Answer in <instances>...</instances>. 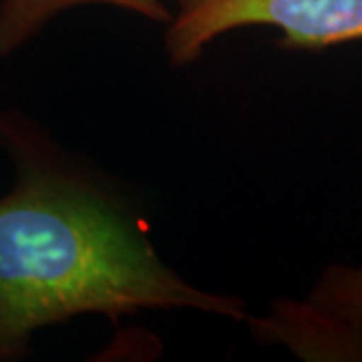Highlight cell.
I'll return each instance as SVG.
<instances>
[{
    "label": "cell",
    "mask_w": 362,
    "mask_h": 362,
    "mask_svg": "<svg viewBox=\"0 0 362 362\" xmlns=\"http://www.w3.org/2000/svg\"><path fill=\"white\" fill-rule=\"evenodd\" d=\"M81 4H111L151 21H169L159 0H2L0 2V57H6L33 39L52 16Z\"/></svg>",
    "instance_id": "obj_4"
},
{
    "label": "cell",
    "mask_w": 362,
    "mask_h": 362,
    "mask_svg": "<svg viewBox=\"0 0 362 362\" xmlns=\"http://www.w3.org/2000/svg\"><path fill=\"white\" fill-rule=\"evenodd\" d=\"M252 326L259 340L282 344L302 361L362 362V326L334 318L308 300H280Z\"/></svg>",
    "instance_id": "obj_3"
},
{
    "label": "cell",
    "mask_w": 362,
    "mask_h": 362,
    "mask_svg": "<svg viewBox=\"0 0 362 362\" xmlns=\"http://www.w3.org/2000/svg\"><path fill=\"white\" fill-rule=\"evenodd\" d=\"M177 6L165 37L173 65H189L211 40L242 26H276L290 51L362 40V0H177Z\"/></svg>",
    "instance_id": "obj_2"
},
{
    "label": "cell",
    "mask_w": 362,
    "mask_h": 362,
    "mask_svg": "<svg viewBox=\"0 0 362 362\" xmlns=\"http://www.w3.org/2000/svg\"><path fill=\"white\" fill-rule=\"evenodd\" d=\"M0 135L18 171L0 197V356L21 354L37 330L78 314L117 320L194 308L244 318L242 302L169 270L113 195L42 156L21 127L2 121Z\"/></svg>",
    "instance_id": "obj_1"
},
{
    "label": "cell",
    "mask_w": 362,
    "mask_h": 362,
    "mask_svg": "<svg viewBox=\"0 0 362 362\" xmlns=\"http://www.w3.org/2000/svg\"><path fill=\"white\" fill-rule=\"evenodd\" d=\"M306 300L334 318L362 326V266H328Z\"/></svg>",
    "instance_id": "obj_5"
}]
</instances>
